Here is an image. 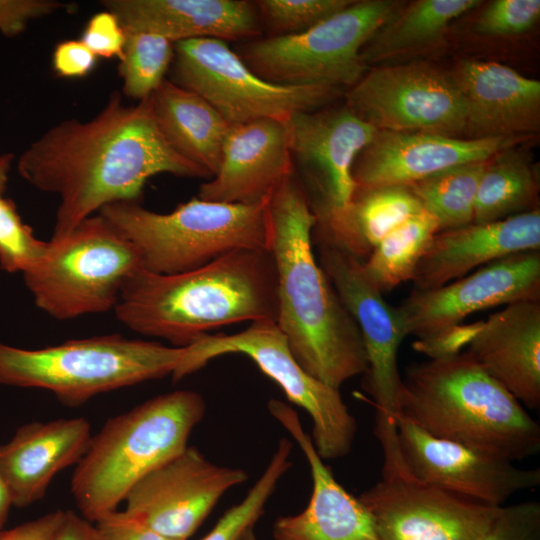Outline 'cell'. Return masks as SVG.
<instances>
[{
    "label": "cell",
    "mask_w": 540,
    "mask_h": 540,
    "mask_svg": "<svg viewBox=\"0 0 540 540\" xmlns=\"http://www.w3.org/2000/svg\"><path fill=\"white\" fill-rule=\"evenodd\" d=\"M17 171L34 188L59 198L51 240L64 238L108 204L140 202L154 175L211 178L168 144L152 95L126 105L117 91L90 120L67 119L44 132L19 156Z\"/></svg>",
    "instance_id": "1"
},
{
    "label": "cell",
    "mask_w": 540,
    "mask_h": 540,
    "mask_svg": "<svg viewBox=\"0 0 540 540\" xmlns=\"http://www.w3.org/2000/svg\"><path fill=\"white\" fill-rule=\"evenodd\" d=\"M267 250L277 274L276 323L310 375L340 389L364 374L359 328L313 251L316 218L293 171L266 199Z\"/></svg>",
    "instance_id": "2"
},
{
    "label": "cell",
    "mask_w": 540,
    "mask_h": 540,
    "mask_svg": "<svg viewBox=\"0 0 540 540\" xmlns=\"http://www.w3.org/2000/svg\"><path fill=\"white\" fill-rule=\"evenodd\" d=\"M114 313L141 335L188 347L211 330L272 320L277 274L266 249H236L199 268L156 274L139 268L124 284Z\"/></svg>",
    "instance_id": "3"
},
{
    "label": "cell",
    "mask_w": 540,
    "mask_h": 540,
    "mask_svg": "<svg viewBox=\"0 0 540 540\" xmlns=\"http://www.w3.org/2000/svg\"><path fill=\"white\" fill-rule=\"evenodd\" d=\"M397 414L433 437L512 462L540 451L539 424L465 351L409 366Z\"/></svg>",
    "instance_id": "4"
},
{
    "label": "cell",
    "mask_w": 540,
    "mask_h": 540,
    "mask_svg": "<svg viewBox=\"0 0 540 540\" xmlns=\"http://www.w3.org/2000/svg\"><path fill=\"white\" fill-rule=\"evenodd\" d=\"M205 411L198 392L176 390L109 418L91 436L71 478L80 515L95 523L118 510L142 477L188 446Z\"/></svg>",
    "instance_id": "5"
},
{
    "label": "cell",
    "mask_w": 540,
    "mask_h": 540,
    "mask_svg": "<svg viewBox=\"0 0 540 540\" xmlns=\"http://www.w3.org/2000/svg\"><path fill=\"white\" fill-rule=\"evenodd\" d=\"M187 347L107 334L39 348L0 342V384L53 393L67 406L146 381L172 377Z\"/></svg>",
    "instance_id": "6"
},
{
    "label": "cell",
    "mask_w": 540,
    "mask_h": 540,
    "mask_svg": "<svg viewBox=\"0 0 540 540\" xmlns=\"http://www.w3.org/2000/svg\"><path fill=\"white\" fill-rule=\"evenodd\" d=\"M98 213L135 245L151 273L190 271L236 249L267 250L266 200L234 204L193 197L167 213L121 201Z\"/></svg>",
    "instance_id": "7"
},
{
    "label": "cell",
    "mask_w": 540,
    "mask_h": 540,
    "mask_svg": "<svg viewBox=\"0 0 540 540\" xmlns=\"http://www.w3.org/2000/svg\"><path fill=\"white\" fill-rule=\"evenodd\" d=\"M142 267L135 245L100 213L67 236L23 275L35 305L57 320L114 310L126 281Z\"/></svg>",
    "instance_id": "8"
},
{
    "label": "cell",
    "mask_w": 540,
    "mask_h": 540,
    "mask_svg": "<svg viewBox=\"0 0 540 540\" xmlns=\"http://www.w3.org/2000/svg\"><path fill=\"white\" fill-rule=\"evenodd\" d=\"M399 7L393 0L353 1L303 32L250 40L238 55L273 83L352 87L367 71L364 45Z\"/></svg>",
    "instance_id": "9"
},
{
    "label": "cell",
    "mask_w": 540,
    "mask_h": 540,
    "mask_svg": "<svg viewBox=\"0 0 540 540\" xmlns=\"http://www.w3.org/2000/svg\"><path fill=\"white\" fill-rule=\"evenodd\" d=\"M227 354H242L282 389L287 399L312 420V442L323 460L339 459L352 450L357 422L339 392L305 371L286 337L272 320H259L235 334H207L187 347L173 380L178 381Z\"/></svg>",
    "instance_id": "10"
},
{
    "label": "cell",
    "mask_w": 540,
    "mask_h": 540,
    "mask_svg": "<svg viewBox=\"0 0 540 540\" xmlns=\"http://www.w3.org/2000/svg\"><path fill=\"white\" fill-rule=\"evenodd\" d=\"M206 100L230 125L259 119L285 122L298 112L326 107L341 88L283 85L255 74L226 41L199 38L174 43L171 77Z\"/></svg>",
    "instance_id": "11"
},
{
    "label": "cell",
    "mask_w": 540,
    "mask_h": 540,
    "mask_svg": "<svg viewBox=\"0 0 540 540\" xmlns=\"http://www.w3.org/2000/svg\"><path fill=\"white\" fill-rule=\"evenodd\" d=\"M294 172L316 218L313 240H331L354 198L353 165L377 130L346 105L298 112L285 121Z\"/></svg>",
    "instance_id": "12"
},
{
    "label": "cell",
    "mask_w": 540,
    "mask_h": 540,
    "mask_svg": "<svg viewBox=\"0 0 540 540\" xmlns=\"http://www.w3.org/2000/svg\"><path fill=\"white\" fill-rule=\"evenodd\" d=\"M381 478L361 493L380 540H479L501 506L483 504L416 479L405 466L397 435L379 440Z\"/></svg>",
    "instance_id": "13"
},
{
    "label": "cell",
    "mask_w": 540,
    "mask_h": 540,
    "mask_svg": "<svg viewBox=\"0 0 540 540\" xmlns=\"http://www.w3.org/2000/svg\"><path fill=\"white\" fill-rule=\"evenodd\" d=\"M346 106L376 130L455 137L466 106L453 80L424 64L376 67L345 94Z\"/></svg>",
    "instance_id": "14"
},
{
    "label": "cell",
    "mask_w": 540,
    "mask_h": 540,
    "mask_svg": "<svg viewBox=\"0 0 540 540\" xmlns=\"http://www.w3.org/2000/svg\"><path fill=\"white\" fill-rule=\"evenodd\" d=\"M247 479L245 470L217 465L187 446L132 487L123 511L166 537L188 540L221 497Z\"/></svg>",
    "instance_id": "15"
},
{
    "label": "cell",
    "mask_w": 540,
    "mask_h": 540,
    "mask_svg": "<svg viewBox=\"0 0 540 540\" xmlns=\"http://www.w3.org/2000/svg\"><path fill=\"white\" fill-rule=\"evenodd\" d=\"M314 243L319 264L361 333L367 357L363 387L375 407V416L394 419L402 385L397 356L407 337L403 313L367 279L362 260L332 244Z\"/></svg>",
    "instance_id": "16"
},
{
    "label": "cell",
    "mask_w": 540,
    "mask_h": 540,
    "mask_svg": "<svg viewBox=\"0 0 540 540\" xmlns=\"http://www.w3.org/2000/svg\"><path fill=\"white\" fill-rule=\"evenodd\" d=\"M398 447L418 480L492 506L540 485L539 468H520L507 459L431 436L401 414L395 416Z\"/></svg>",
    "instance_id": "17"
},
{
    "label": "cell",
    "mask_w": 540,
    "mask_h": 540,
    "mask_svg": "<svg viewBox=\"0 0 540 540\" xmlns=\"http://www.w3.org/2000/svg\"><path fill=\"white\" fill-rule=\"evenodd\" d=\"M524 300H540V250L510 254L435 289H413L399 307L407 336L419 339L474 312Z\"/></svg>",
    "instance_id": "18"
},
{
    "label": "cell",
    "mask_w": 540,
    "mask_h": 540,
    "mask_svg": "<svg viewBox=\"0 0 540 540\" xmlns=\"http://www.w3.org/2000/svg\"><path fill=\"white\" fill-rule=\"evenodd\" d=\"M518 138L461 139L426 132L377 130L353 165L356 191L409 185L445 169L487 162Z\"/></svg>",
    "instance_id": "19"
},
{
    "label": "cell",
    "mask_w": 540,
    "mask_h": 540,
    "mask_svg": "<svg viewBox=\"0 0 540 540\" xmlns=\"http://www.w3.org/2000/svg\"><path fill=\"white\" fill-rule=\"evenodd\" d=\"M271 415L291 434L308 462L312 493L298 514L277 518L274 540H380L373 519L359 500L333 476L305 433L297 412L288 404L270 399Z\"/></svg>",
    "instance_id": "20"
},
{
    "label": "cell",
    "mask_w": 540,
    "mask_h": 540,
    "mask_svg": "<svg viewBox=\"0 0 540 540\" xmlns=\"http://www.w3.org/2000/svg\"><path fill=\"white\" fill-rule=\"evenodd\" d=\"M294 171L285 122L259 119L230 126L217 173L197 197L213 202L255 204Z\"/></svg>",
    "instance_id": "21"
},
{
    "label": "cell",
    "mask_w": 540,
    "mask_h": 540,
    "mask_svg": "<svg viewBox=\"0 0 540 540\" xmlns=\"http://www.w3.org/2000/svg\"><path fill=\"white\" fill-rule=\"evenodd\" d=\"M529 250H540L538 208L494 222L439 231L415 268L414 289L441 287L477 267Z\"/></svg>",
    "instance_id": "22"
},
{
    "label": "cell",
    "mask_w": 540,
    "mask_h": 540,
    "mask_svg": "<svg viewBox=\"0 0 540 540\" xmlns=\"http://www.w3.org/2000/svg\"><path fill=\"white\" fill-rule=\"evenodd\" d=\"M466 106L473 139L518 138L540 121V82L493 61L466 60L452 76Z\"/></svg>",
    "instance_id": "23"
},
{
    "label": "cell",
    "mask_w": 540,
    "mask_h": 540,
    "mask_svg": "<svg viewBox=\"0 0 540 540\" xmlns=\"http://www.w3.org/2000/svg\"><path fill=\"white\" fill-rule=\"evenodd\" d=\"M465 352L524 407H540V300L506 305L488 317Z\"/></svg>",
    "instance_id": "24"
},
{
    "label": "cell",
    "mask_w": 540,
    "mask_h": 540,
    "mask_svg": "<svg viewBox=\"0 0 540 540\" xmlns=\"http://www.w3.org/2000/svg\"><path fill=\"white\" fill-rule=\"evenodd\" d=\"M126 32H151L176 43L213 38L254 39L261 23L254 2L246 0H102Z\"/></svg>",
    "instance_id": "25"
},
{
    "label": "cell",
    "mask_w": 540,
    "mask_h": 540,
    "mask_svg": "<svg viewBox=\"0 0 540 540\" xmlns=\"http://www.w3.org/2000/svg\"><path fill=\"white\" fill-rule=\"evenodd\" d=\"M91 436L85 417L20 426L9 442L0 445V475L13 506L26 507L42 499L53 478L80 461Z\"/></svg>",
    "instance_id": "26"
},
{
    "label": "cell",
    "mask_w": 540,
    "mask_h": 540,
    "mask_svg": "<svg viewBox=\"0 0 540 540\" xmlns=\"http://www.w3.org/2000/svg\"><path fill=\"white\" fill-rule=\"evenodd\" d=\"M152 108L156 123L173 150L212 178L218 171L230 128L225 119L201 96L168 78L152 94Z\"/></svg>",
    "instance_id": "27"
},
{
    "label": "cell",
    "mask_w": 540,
    "mask_h": 540,
    "mask_svg": "<svg viewBox=\"0 0 540 540\" xmlns=\"http://www.w3.org/2000/svg\"><path fill=\"white\" fill-rule=\"evenodd\" d=\"M422 210L420 201L407 185L356 191L338 232L331 240L322 242L360 260L366 259L387 234Z\"/></svg>",
    "instance_id": "28"
},
{
    "label": "cell",
    "mask_w": 540,
    "mask_h": 540,
    "mask_svg": "<svg viewBox=\"0 0 540 540\" xmlns=\"http://www.w3.org/2000/svg\"><path fill=\"white\" fill-rule=\"evenodd\" d=\"M478 0H419L398 10L364 45V64H374L432 44L455 18L477 7Z\"/></svg>",
    "instance_id": "29"
},
{
    "label": "cell",
    "mask_w": 540,
    "mask_h": 540,
    "mask_svg": "<svg viewBox=\"0 0 540 540\" xmlns=\"http://www.w3.org/2000/svg\"><path fill=\"white\" fill-rule=\"evenodd\" d=\"M437 232L436 218L424 209L411 216L387 234L362 261L365 276L382 293L412 280L419 260Z\"/></svg>",
    "instance_id": "30"
},
{
    "label": "cell",
    "mask_w": 540,
    "mask_h": 540,
    "mask_svg": "<svg viewBox=\"0 0 540 540\" xmlns=\"http://www.w3.org/2000/svg\"><path fill=\"white\" fill-rule=\"evenodd\" d=\"M536 174L522 157L505 153L486 167L481 175L472 223H489L532 210L536 201Z\"/></svg>",
    "instance_id": "31"
},
{
    "label": "cell",
    "mask_w": 540,
    "mask_h": 540,
    "mask_svg": "<svg viewBox=\"0 0 540 540\" xmlns=\"http://www.w3.org/2000/svg\"><path fill=\"white\" fill-rule=\"evenodd\" d=\"M487 162L454 166L407 185L423 209L433 215L439 231L473 222L474 204Z\"/></svg>",
    "instance_id": "32"
},
{
    "label": "cell",
    "mask_w": 540,
    "mask_h": 540,
    "mask_svg": "<svg viewBox=\"0 0 540 540\" xmlns=\"http://www.w3.org/2000/svg\"><path fill=\"white\" fill-rule=\"evenodd\" d=\"M173 58L171 40L151 32H126L118 66L123 95L137 101L149 98L166 79Z\"/></svg>",
    "instance_id": "33"
},
{
    "label": "cell",
    "mask_w": 540,
    "mask_h": 540,
    "mask_svg": "<svg viewBox=\"0 0 540 540\" xmlns=\"http://www.w3.org/2000/svg\"><path fill=\"white\" fill-rule=\"evenodd\" d=\"M292 443L286 438L278 442L268 465L244 499L229 508L215 526L200 540H237L248 527L254 526L263 515L282 476L290 469Z\"/></svg>",
    "instance_id": "34"
},
{
    "label": "cell",
    "mask_w": 540,
    "mask_h": 540,
    "mask_svg": "<svg viewBox=\"0 0 540 540\" xmlns=\"http://www.w3.org/2000/svg\"><path fill=\"white\" fill-rule=\"evenodd\" d=\"M351 0H258L254 4L259 20L270 36L303 32L338 13Z\"/></svg>",
    "instance_id": "35"
},
{
    "label": "cell",
    "mask_w": 540,
    "mask_h": 540,
    "mask_svg": "<svg viewBox=\"0 0 540 540\" xmlns=\"http://www.w3.org/2000/svg\"><path fill=\"white\" fill-rule=\"evenodd\" d=\"M48 246L22 221L14 202L0 197V269L24 274L41 261Z\"/></svg>",
    "instance_id": "36"
},
{
    "label": "cell",
    "mask_w": 540,
    "mask_h": 540,
    "mask_svg": "<svg viewBox=\"0 0 540 540\" xmlns=\"http://www.w3.org/2000/svg\"><path fill=\"white\" fill-rule=\"evenodd\" d=\"M539 16V0H495L480 14L475 30L493 36L521 34L528 31Z\"/></svg>",
    "instance_id": "37"
},
{
    "label": "cell",
    "mask_w": 540,
    "mask_h": 540,
    "mask_svg": "<svg viewBox=\"0 0 540 540\" xmlns=\"http://www.w3.org/2000/svg\"><path fill=\"white\" fill-rule=\"evenodd\" d=\"M479 540H540V503L529 500L501 506Z\"/></svg>",
    "instance_id": "38"
},
{
    "label": "cell",
    "mask_w": 540,
    "mask_h": 540,
    "mask_svg": "<svg viewBox=\"0 0 540 540\" xmlns=\"http://www.w3.org/2000/svg\"><path fill=\"white\" fill-rule=\"evenodd\" d=\"M80 40L97 56L121 58L126 32L113 13L103 10L87 22Z\"/></svg>",
    "instance_id": "39"
},
{
    "label": "cell",
    "mask_w": 540,
    "mask_h": 540,
    "mask_svg": "<svg viewBox=\"0 0 540 540\" xmlns=\"http://www.w3.org/2000/svg\"><path fill=\"white\" fill-rule=\"evenodd\" d=\"M70 7L57 0H0V34L18 36L31 21Z\"/></svg>",
    "instance_id": "40"
},
{
    "label": "cell",
    "mask_w": 540,
    "mask_h": 540,
    "mask_svg": "<svg viewBox=\"0 0 540 540\" xmlns=\"http://www.w3.org/2000/svg\"><path fill=\"white\" fill-rule=\"evenodd\" d=\"M483 322L480 320L446 327L429 336L415 340L412 347L416 352L422 353L430 359L459 354L476 336Z\"/></svg>",
    "instance_id": "41"
},
{
    "label": "cell",
    "mask_w": 540,
    "mask_h": 540,
    "mask_svg": "<svg viewBox=\"0 0 540 540\" xmlns=\"http://www.w3.org/2000/svg\"><path fill=\"white\" fill-rule=\"evenodd\" d=\"M98 57L79 39L59 42L52 54L55 73L65 78H80L89 75L97 64Z\"/></svg>",
    "instance_id": "42"
},
{
    "label": "cell",
    "mask_w": 540,
    "mask_h": 540,
    "mask_svg": "<svg viewBox=\"0 0 540 540\" xmlns=\"http://www.w3.org/2000/svg\"><path fill=\"white\" fill-rule=\"evenodd\" d=\"M98 540H177L166 537L124 511H113L94 523Z\"/></svg>",
    "instance_id": "43"
},
{
    "label": "cell",
    "mask_w": 540,
    "mask_h": 540,
    "mask_svg": "<svg viewBox=\"0 0 540 540\" xmlns=\"http://www.w3.org/2000/svg\"><path fill=\"white\" fill-rule=\"evenodd\" d=\"M65 511L56 510L0 532V540H55Z\"/></svg>",
    "instance_id": "44"
},
{
    "label": "cell",
    "mask_w": 540,
    "mask_h": 540,
    "mask_svg": "<svg viewBox=\"0 0 540 540\" xmlns=\"http://www.w3.org/2000/svg\"><path fill=\"white\" fill-rule=\"evenodd\" d=\"M55 540H98V537L94 523L67 510Z\"/></svg>",
    "instance_id": "45"
},
{
    "label": "cell",
    "mask_w": 540,
    "mask_h": 540,
    "mask_svg": "<svg viewBox=\"0 0 540 540\" xmlns=\"http://www.w3.org/2000/svg\"><path fill=\"white\" fill-rule=\"evenodd\" d=\"M13 506L8 489L0 475V532L5 529L9 510Z\"/></svg>",
    "instance_id": "46"
},
{
    "label": "cell",
    "mask_w": 540,
    "mask_h": 540,
    "mask_svg": "<svg viewBox=\"0 0 540 540\" xmlns=\"http://www.w3.org/2000/svg\"><path fill=\"white\" fill-rule=\"evenodd\" d=\"M15 160L13 153H3L0 154V197L4 196L9 172L11 170L12 164Z\"/></svg>",
    "instance_id": "47"
},
{
    "label": "cell",
    "mask_w": 540,
    "mask_h": 540,
    "mask_svg": "<svg viewBox=\"0 0 540 540\" xmlns=\"http://www.w3.org/2000/svg\"><path fill=\"white\" fill-rule=\"evenodd\" d=\"M237 540H259L254 532V526L246 528L237 538Z\"/></svg>",
    "instance_id": "48"
}]
</instances>
